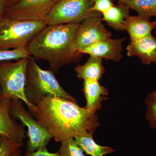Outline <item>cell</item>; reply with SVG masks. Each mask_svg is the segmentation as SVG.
Returning <instances> with one entry per match:
<instances>
[{"instance_id": "8992f818", "label": "cell", "mask_w": 156, "mask_h": 156, "mask_svg": "<svg viewBox=\"0 0 156 156\" xmlns=\"http://www.w3.org/2000/svg\"><path fill=\"white\" fill-rule=\"evenodd\" d=\"M93 0H58L53 7L46 22L48 25L68 23L80 24L92 16H102L91 11Z\"/></svg>"}, {"instance_id": "4316f807", "label": "cell", "mask_w": 156, "mask_h": 156, "mask_svg": "<svg viewBox=\"0 0 156 156\" xmlns=\"http://www.w3.org/2000/svg\"><path fill=\"white\" fill-rule=\"evenodd\" d=\"M21 155H22V152H21L20 149H19L13 154L12 156H21Z\"/></svg>"}, {"instance_id": "ba28073f", "label": "cell", "mask_w": 156, "mask_h": 156, "mask_svg": "<svg viewBox=\"0 0 156 156\" xmlns=\"http://www.w3.org/2000/svg\"><path fill=\"white\" fill-rule=\"evenodd\" d=\"M58 0H20L9 7L3 17L30 21H46Z\"/></svg>"}, {"instance_id": "277c9868", "label": "cell", "mask_w": 156, "mask_h": 156, "mask_svg": "<svg viewBox=\"0 0 156 156\" xmlns=\"http://www.w3.org/2000/svg\"><path fill=\"white\" fill-rule=\"evenodd\" d=\"M47 26L46 21L19 20L3 17L0 19V49L27 48L31 41Z\"/></svg>"}, {"instance_id": "5bb4252c", "label": "cell", "mask_w": 156, "mask_h": 156, "mask_svg": "<svg viewBox=\"0 0 156 156\" xmlns=\"http://www.w3.org/2000/svg\"><path fill=\"white\" fill-rule=\"evenodd\" d=\"M156 28V21L140 16H128L125 21L124 30L130 36L131 41L144 37Z\"/></svg>"}, {"instance_id": "ffe728a7", "label": "cell", "mask_w": 156, "mask_h": 156, "mask_svg": "<svg viewBox=\"0 0 156 156\" xmlns=\"http://www.w3.org/2000/svg\"><path fill=\"white\" fill-rule=\"evenodd\" d=\"M146 118L150 128L156 129V89L149 94L145 100Z\"/></svg>"}, {"instance_id": "7a4b0ae2", "label": "cell", "mask_w": 156, "mask_h": 156, "mask_svg": "<svg viewBox=\"0 0 156 156\" xmlns=\"http://www.w3.org/2000/svg\"><path fill=\"white\" fill-rule=\"evenodd\" d=\"M79 24L47 26L27 46L30 55L48 61L50 70L56 74L63 66L79 62L83 54L73 53L72 48Z\"/></svg>"}, {"instance_id": "7402d4cb", "label": "cell", "mask_w": 156, "mask_h": 156, "mask_svg": "<svg viewBox=\"0 0 156 156\" xmlns=\"http://www.w3.org/2000/svg\"><path fill=\"white\" fill-rule=\"evenodd\" d=\"M23 145V143L15 142L7 136L0 135V156H12Z\"/></svg>"}, {"instance_id": "4fadbf2b", "label": "cell", "mask_w": 156, "mask_h": 156, "mask_svg": "<svg viewBox=\"0 0 156 156\" xmlns=\"http://www.w3.org/2000/svg\"><path fill=\"white\" fill-rule=\"evenodd\" d=\"M84 95L87 101L86 108L91 113L95 114L101 108V103L108 98L105 95H108V90L101 86L98 81L87 80L83 82Z\"/></svg>"}, {"instance_id": "484cf974", "label": "cell", "mask_w": 156, "mask_h": 156, "mask_svg": "<svg viewBox=\"0 0 156 156\" xmlns=\"http://www.w3.org/2000/svg\"><path fill=\"white\" fill-rule=\"evenodd\" d=\"M20 0H9V7L15 5L17 2H18Z\"/></svg>"}, {"instance_id": "cb8c5ba5", "label": "cell", "mask_w": 156, "mask_h": 156, "mask_svg": "<svg viewBox=\"0 0 156 156\" xmlns=\"http://www.w3.org/2000/svg\"><path fill=\"white\" fill-rule=\"evenodd\" d=\"M24 156H60L59 152L50 153L46 147L41 148L34 151H27Z\"/></svg>"}, {"instance_id": "44dd1931", "label": "cell", "mask_w": 156, "mask_h": 156, "mask_svg": "<svg viewBox=\"0 0 156 156\" xmlns=\"http://www.w3.org/2000/svg\"><path fill=\"white\" fill-rule=\"evenodd\" d=\"M30 56L27 48L9 50L0 49V62L18 60L21 58H28Z\"/></svg>"}, {"instance_id": "30bf717a", "label": "cell", "mask_w": 156, "mask_h": 156, "mask_svg": "<svg viewBox=\"0 0 156 156\" xmlns=\"http://www.w3.org/2000/svg\"><path fill=\"white\" fill-rule=\"evenodd\" d=\"M11 99L3 98L0 101V135L7 136L15 142L23 143L26 138L24 126L11 116Z\"/></svg>"}, {"instance_id": "6da1fadb", "label": "cell", "mask_w": 156, "mask_h": 156, "mask_svg": "<svg viewBox=\"0 0 156 156\" xmlns=\"http://www.w3.org/2000/svg\"><path fill=\"white\" fill-rule=\"evenodd\" d=\"M33 105L29 111L48 128L57 142L86 132L94 134L99 126L97 115L68 99L46 96Z\"/></svg>"}, {"instance_id": "d6986e66", "label": "cell", "mask_w": 156, "mask_h": 156, "mask_svg": "<svg viewBox=\"0 0 156 156\" xmlns=\"http://www.w3.org/2000/svg\"><path fill=\"white\" fill-rule=\"evenodd\" d=\"M61 143L58 151L60 156H85L83 151L76 142L74 138L66 140Z\"/></svg>"}, {"instance_id": "ac0fdd59", "label": "cell", "mask_w": 156, "mask_h": 156, "mask_svg": "<svg viewBox=\"0 0 156 156\" xmlns=\"http://www.w3.org/2000/svg\"><path fill=\"white\" fill-rule=\"evenodd\" d=\"M125 4L138 16L149 19L156 16V0H134Z\"/></svg>"}, {"instance_id": "9c48e42d", "label": "cell", "mask_w": 156, "mask_h": 156, "mask_svg": "<svg viewBox=\"0 0 156 156\" xmlns=\"http://www.w3.org/2000/svg\"><path fill=\"white\" fill-rule=\"evenodd\" d=\"M112 34L102 23L101 16L89 17L79 24L72 48L73 53L101 41L111 38Z\"/></svg>"}, {"instance_id": "603a6c76", "label": "cell", "mask_w": 156, "mask_h": 156, "mask_svg": "<svg viewBox=\"0 0 156 156\" xmlns=\"http://www.w3.org/2000/svg\"><path fill=\"white\" fill-rule=\"evenodd\" d=\"M94 5L91 11L102 14L112 6L114 5L113 0H93Z\"/></svg>"}, {"instance_id": "3957f363", "label": "cell", "mask_w": 156, "mask_h": 156, "mask_svg": "<svg viewBox=\"0 0 156 156\" xmlns=\"http://www.w3.org/2000/svg\"><path fill=\"white\" fill-rule=\"evenodd\" d=\"M25 92L32 104L46 96L65 98L77 103L76 98L61 87L53 73L42 69L30 56L27 68Z\"/></svg>"}, {"instance_id": "9a60e30c", "label": "cell", "mask_w": 156, "mask_h": 156, "mask_svg": "<svg viewBox=\"0 0 156 156\" xmlns=\"http://www.w3.org/2000/svg\"><path fill=\"white\" fill-rule=\"evenodd\" d=\"M130 10L126 4L118 2L101 14V20L115 30L124 31L125 21L130 16Z\"/></svg>"}, {"instance_id": "e0dca14e", "label": "cell", "mask_w": 156, "mask_h": 156, "mask_svg": "<svg viewBox=\"0 0 156 156\" xmlns=\"http://www.w3.org/2000/svg\"><path fill=\"white\" fill-rule=\"evenodd\" d=\"M93 134L86 132L74 138L76 142L87 154L91 156H103L115 151V150L108 146H102L95 143L93 138Z\"/></svg>"}, {"instance_id": "5b68a950", "label": "cell", "mask_w": 156, "mask_h": 156, "mask_svg": "<svg viewBox=\"0 0 156 156\" xmlns=\"http://www.w3.org/2000/svg\"><path fill=\"white\" fill-rule=\"evenodd\" d=\"M29 57L21 58L15 62H0L2 99L21 100L28 108L34 106L29 101L25 92L27 68Z\"/></svg>"}, {"instance_id": "8fae6325", "label": "cell", "mask_w": 156, "mask_h": 156, "mask_svg": "<svg viewBox=\"0 0 156 156\" xmlns=\"http://www.w3.org/2000/svg\"><path fill=\"white\" fill-rule=\"evenodd\" d=\"M126 40V38L107 39L92 44L78 53L119 62L122 58V45Z\"/></svg>"}, {"instance_id": "2e32d148", "label": "cell", "mask_w": 156, "mask_h": 156, "mask_svg": "<svg viewBox=\"0 0 156 156\" xmlns=\"http://www.w3.org/2000/svg\"><path fill=\"white\" fill-rule=\"evenodd\" d=\"M102 60L101 58L90 56L85 64L79 65L75 67L78 77L84 81L93 80L98 81L105 72Z\"/></svg>"}, {"instance_id": "d4e9b609", "label": "cell", "mask_w": 156, "mask_h": 156, "mask_svg": "<svg viewBox=\"0 0 156 156\" xmlns=\"http://www.w3.org/2000/svg\"><path fill=\"white\" fill-rule=\"evenodd\" d=\"M9 0H0V19L4 16L7 9L9 8Z\"/></svg>"}, {"instance_id": "83f0119b", "label": "cell", "mask_w": 156, "mask_h": 156, "mask_svg": "<svg viewBox=\"0 0 156 156\" xmlns=\"http://www.w3.org/2000/svg\"><path fill=\"white\" fill-rule=\"evenodd\" d=\"M118 1V2H120L124 3V4H126V3L128 2H131V1H134V0H117Z\"/></svg>"}, {"instance_id": "52a82bcc", "label": "cell", "mask_w": 156, "mask_h": 156, "mask_svg": "<svg viewBox=\"0 0 156 156\" xmlns=\"http://www.w3.org/2000/svg\"><path fill=\"white\" fill-rule=\"evenodd\" d=\"M10 112L13 118L19 121L28 129L27 151H34L46 147L53 138L52 134L46 126L27 110L22 101L11 100Z\"/></svg>"}, {"instance_id": "f1b7e54d", "label": "cell", "mask_w": 156, "mask_h": 156, "mask_svg": "<svg viewBox=\"0 0 156 156\" xmlns=\"http://www.w3.org/2000/svg\"><path fill=\"white\" fill-rule=\"evenodd\" d=\"M2 100V90H1V87H0V101Z\"/></svg>"}, {"instance_id": "7c38bea8", "label": "cell", "mask_w": 156, "mask_h": 156, "mask_svg": "<svg viewBox=\"0 0 156 156\" xmlns=\"http://www.w3.org/2000/svg\"><path fill=\"white\" fill-rule=\"evenodd\" d=\"M127 50L128 56H137L144 64L156 62V37L151 34L142 38L131 41Z\"/></svg>"}]
</instances>
